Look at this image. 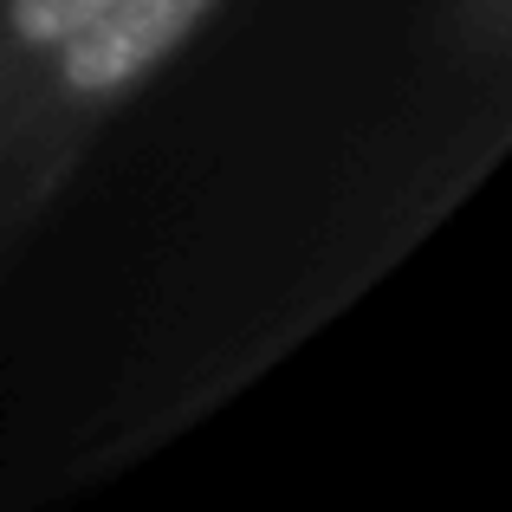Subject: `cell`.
Segmentation results:
<instances>
[{
	"label": "cell",
	"instance_id": "1",
	"mask_svg": "<svg viewBox=\"0 0 512 512\" xmlns=\"http://www.w3.org/2000/svg\"><path fill=\"white\" fill-rule=\"evenodd\" d=\"M221 7L227 0H104L0 98V247L26 240L59 208L98 137Z\"/></svg>",
	"mask_w": 512,
	"mask_h": 512
},
{
	"label": "cell",
	"instance_id": "2",
	"mask_svg": "<svg viewBox=\"0 0 512 512\" xmlns=\"http://www.w3.org/2000/svg\"><path fill=\"white\" fill-rule=\"evenodd\" d=\"M98 7L104 0H0V98Z\"/></svg>",
	"mask_w": 512,
	"mask_h": 512
},
{
	"label": "cell",
	"instance_id": "3",
	"mask_svg": "<svg viewBox=\"0 0 512 512\" xmlns=\"http://www.w3.org/2000/svg\"><path fill=\"white\" fill-rule=\"evenodd\" d=\"M435 46L461 72L500 78L512 59V0H441L435 13Z\"/></svg>",
	"mask_w": 512,
	"mask_h": 512
}]
</instances>
